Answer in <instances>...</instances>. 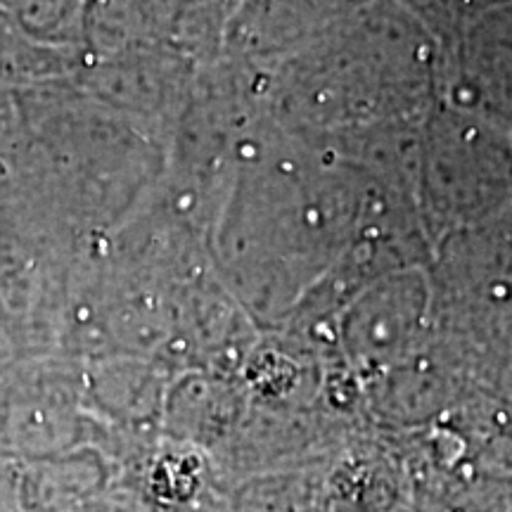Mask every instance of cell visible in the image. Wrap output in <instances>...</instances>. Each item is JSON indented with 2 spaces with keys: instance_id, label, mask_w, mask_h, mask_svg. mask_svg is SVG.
Returning a JSON list of instances; mask_svg holds the SVG:
<instances>
[{
  "instance_id": "6da1fadb",
  "label": "cell",
  "mask_w": 512,
  "mask_h": 512,
  "mask_svg": "<svg viewBox=\"0 0 512 512\" xmlns=\"http://www.w3.org/2000/svg\"><path fill=\"white\" fill-rule=\"evenodd\" d=\"M19 472H22V463L0 453V512H22Z\"/></svg>"
}]
</instances>
